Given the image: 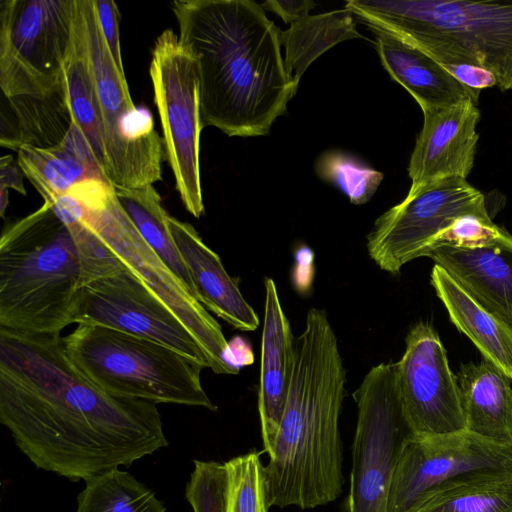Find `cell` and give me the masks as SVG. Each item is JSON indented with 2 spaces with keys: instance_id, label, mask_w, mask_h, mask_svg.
Listing matches in <instances>:
<instances>
[{
  "instance_id": "2e32d148",
  "label": "cell",
  "mask_w": 512,
  "mask_h": 512,
  "mask_svg": "<svg viewBox=\"0 0 512 512\" xmlns=\"http://www.w3.org/2000/svg\"><path fill=\"white\" fill-rule=\"evenodd\" d=\"M424 121L412 151L409 191L446 177L466 178L473 169L480 111L471 100L422 110Z\"/></svg>"
},
{
  "instance_id": "7402d4cb",
  "label": "cell",
  "mask_w": 512,
  "mask_h": 512,
  "mask_svg": "<svg viewBox=\"0 0 512 512\" xmlns=\"http://www.w3.org/2000/svg\"><path fill=\"white\" fill-rule=\"evenodd\" d=\"M431 285L456 328L475 344L483 358L512 381V326L484 308L436 264Z\"/></svg>"
},
{
  "instance_id": "5b68a950",
  "label": "cell",
  "mask_w": 512,
  "mask_h": 512,
  "mask_svg": "<svg viewBox=\"0 0 512 512\" xmlns=\"http://www.w3.org/2000/svg\"><path fill=\"white\" fill-rule=\"evenodd\" d=\"M63 345L80 373L110 395L217 410L201 384L205 366L163 344L80 324Z\"/></svg>"
},
{
  "instance_id": "83f0119b",
  "label": "cell",
  "mask_w": 512,
  "mask_h": 512,
  "mask_svg": "<svg viewBox=\"0 0 512 512\" xmlns=\"http://www.w3.org/2000/svg\"><path fill=\"white\" fill-rule=\"evenodd\" d=\"M17 154V163L25 177L46 204H52L83 180H105L97 169L82 162L63 143L48 148L22 145Z\"/></svg>"
},
{
  "instance_id": "4dcf8cb0",
  "label": "cell",
  "mask_w": 512,
  "mask_h": 512,
  "mask_svg": "<svg viewBox=\"0 0 512 512\" xmlns=\"http://www.w3.org/2000/svg\"><path fill=\"white\" fill-rule=\"evenodd\" d=\"M316 168L322 179L340 189L353 204L370 200L383 179L381 172L340 152L323 154Z\"/></svg>"
},
{
  "instance_id": "52a82bcc",
  "label": "cell",
  "mask_w": 512,
  "mask_h": 512,
  "mask_svg": "<svg viewBox=\"0 0 512 512\" xmlns=\"http://www.w3.org/2000/svg\"><path fill=\"white\" fill-rule=\"evenodd\" d=\"M82 217L119 261L137 275L185 324L216 374H238L229 342L218 322L144 242L121 207L114 187L100 178L77 183L69 191Z\"/></svg>"
},
{
  "instance_id": "f546056e",
  "label": "cell",
  "mask_w": 512,
  "mask_h": 512,
  "mask_svg": "<svg viewBox=\"0 0 512 512\" xmlns=\"http://www.w3.org/2000/svg\"><path fill=\"white\" fill-rule=\"evenodd\" d=\"M224 512H268L265 466L259 453L250 451L224 463Z\"/></svg>"
},
{
  "instance_id": "277c9868",
  "label": "cell",
  "mask_w": 512,
  "mask_h": 512,
  "mask_svg": "<svg viewBox=\"0 0 512 512\" xmlns=\"http://www.w3.org/2000/svg\"><path fill=\"white\" fill-rule=\"evenodd\" d=\"M69 228L44 203L0 240V327L60 333L77 291L99 271Z\"/></svg>"
},
{
  "instance_id": "d590c367",
  "label": "cell",
  "mask_w": 512,
  "mask_h": 512,
  "mask_svg": "<svg viewBox=\"0 0 512 512\" xmlns=\"http://www.w3.org/2000/svg\"><path fill=\"white\" fill-rule=\"evenodd\" d=\"M0 187L12 188L19 193L26 195L23 184L24 173L19 164H15L11 155L3 156L0 159Z\"/></svg>"
},
{
  "instance_id": "4316f807",
  "label": "cell",
  "mask_w": 512,
  "mask_h": 512,
  "mask_svg": "<svg viewBox=\"0 0 512 512\" xmlns=\"http://www.w3.org/2000/svg\"><path fill=\"white\" fill-rule=\"evenodd\" d=\"M8 100L17 128L5 147L16 151L22 145L40 148L58 145L73 122L62 81L58 89L49 96H25Z\"/></svg>"
},
{
  "instance_id": "ac0fdd59",
  "label": "cell",
  "mask_w": 512,
  "mask_h": 512,
  "mask_svg": "<svg viewBox=\"0 0 512 512\" xmlns=\"http://www.w3.org/2000/svg\"><path fill=\"white\" fill-rule=\"evenodd\" d=\"M169 229L193 281L198 301L240 331H254L259 318L243 297L237 282L224 268L193 226L169 216Z\"/></svg>"
},
{
  "instance_id": "44dd1931",
  "label": "cell",
  "mask_w": 512,
  "mask_h": 512,
  "mask_svg": "<svg viewBox=\"0 0 512 512\" xmlns=\"http://www.w3.org/2000/svg\"><path fill=\"white\" fill-rule=\"evenodd\" d=\"M456 376L465 429L495 442L512 444L510 378L483 357L477 363L461 365Z\"/></svg>"
},
{
  "instance_id": "836d02e7",
  "label": "cell",
  "mask_w": 512,
  "mask_h": 512,
  "mask_svg": "<svg viewBox=\"0 0 512 512\" xmlns=\"http://www.w3.org/2000/svg\"><path fill=\"white\" fill-rule=\"evenodd\" d=\"M93 2L108 50L117 69L125 75L120 48L118 7L112 0H93Z\"/></svg>"
},
{
  "instance_id": "8992f818",
  "label": "cell",
  "mask_w": 512,
  "mask_h": 512,
  "mask_svg": "<svg viewBox=\"0 0 512 512\" xmlns=\"http://www.w3.org/2000/svg\"><path fill=\"white\" fill-rule=\"evenodd\" d=\"M345 8L416 47L445 46L490 71L501 91L512 90V2L349 0Z\"/></svg>"
},
{
  "instance_id": "d4e9b609",
  "label": "cell",
  "mask_w": 512,
  "mask_h": 512,
  "mask_svg": "<svg viewBox=\"0 0 512 512\" xmlns=\"http://www.w3.org/2000/svg\"><path fill=\"white\" fill-rule=\"evenodd\" d=\"M354 14L347 8L319 15H309L281 31L284 65L289 77L299 84L308 66L335 44L362 37L356 29Z\"/></svg>"
},
{
  "instance_id": "9c48e42d",
  "label": "cell",
  "mask_w": 512,
  "mask_h": 512,
  "mask_svg": "<svg viewBox=\"0 0 512 512\" xmlns=\"http://www.w3.org/2000/svg\"><path fill=\"white\" fill-rule=\"evenodd\" d=\"M76 0L0 4V87L7 99L46 97L61 84Z\"/></svg>"
},
{
  "instance_id": "7a4b0ae2",
  "label": "cell",
  "mask_w": 512,
  "mask_h": 512,
  "mask_svg": "<svg viewBox=\"0 0 512 512\" xmlns=\"http://www.w3.org/2000/svg\"><path fill=\"white\" fill-rule=\"evenodd\" d=\"M179 41L199 69L203 128L263 136L287 110L298 84L287 74L280 29L251 0H178Z\"/></svg>"
},
{
  "instance_id": "5bb4252c",
  "label": "cell",
  "mask_w": 512,
  "mask_h": 512,
  "mask_svg": "<svg viewBox=\"0 0 512 512\" xmlns=\"http://www.w3.org/2000/svg\"><path fill=\"white\" fill-rule=\"evenodd\" d=\"M395 382L406 421L417 436L465 429L457 376L432 325L414 324L406 336L401 359L394 363Z\"/></svg>"
},
{
  "instance_id": "30bf717a",
  "label": "cell",
  "mask_w": 512,
  "mask_h": 512,
  "mask_svg": "<svg viewBox=\"0 0 512 512\" xmlns=\"http://www.w3.org/2000/svg\"><path fill=\"white\" fill-rule=\"evenodd\" d=\"M149 74L160 117L165 156L185 209L195 218L204 213L200 179L198 63L172 29L155 40Z\"/></svg>"
},
{
  "instance_id": "7c38bea8",
  "label": "cell",
  "mask_w": 512,
  "mask_h": 512,
  "mask_svg": "<svg viewBox=\"0 0 512 512\" xmlns=\"http://www.w3.org/2000/svg\"><path fill=\"white\" fill-rule=\"evenodd\" d=\"M464 214L489 215L484 195L466 178L428 183L377 218L367 236L368 254L381 270L397 275L406 263L426 257L435 238Z\"/></svg>"
},
{
  "instance_id": "f1b7e54d",
  "label": "cell",
  "mask_w": 512,
  "mask_h": 512,
  "mask_svg": "<svg viewBox=\"0 0 512 512\" xmlns=\"http://www.w3.org/2000/svg\"><path fill=\"white\" fill-rule=\"evenodd\" d=\"M75 512H166V508L133 475L115 469L85 481Z\"/></svg>"
},
{
  "instance_id": "cb8c5ba5",
  "label": "cell",
  "mask_w": 512,
  "mask_h": 512,
  "mask_svg": "<svg viewBox=\"0 0 512 512\" xmlns=\"http://www.w3.org/2000/svg\"><path fill=\"white\" fill-rule=\"evenodd\" d=\"M62 85L67 95L73 122L83 134L105 179L103 129L84 21L78 0L75 6L71 43L63 69Z\"/></svg>"
},
{
  "instance_id": "1f68e13d",
  "label": "cell",
  "mask_w": 512,
  "mask_h": 512,
  "mask_svg": "<svg viewBox=\"0 0 512 512\" xmlns=\"http://www.w3.org/2000/svg\"><path fill=\"white\" fill-rule=\"evenodd\" d=\"M493 245L512 246V236L496 225L490 215L464 214L435 238L427 254L440 246L481 248Z\"/></svg>"
},
{
  "instance_id": "ffe728a7",
  "label": "cell",
  "mask_w": 512,
  "mask_h": 512,
  "mask_svg": "<svg viewBox=\"0 0 512 512\" xmlns=\"http://www.w3.org/2000/svg\"><path fill=\"white\" fill-rule=\"evenodd\" d=\"M427 257L484 308L512 326V246H440Z\"/></svg>"
},
{
  "instance_id": "d6a6232c",
  "label": "cell",
  "mask_w": 512,
  "mask_h": 512,
  "mask_svg": "<svg viewBox=\"0 0 512 512\" xmlns=\"http://www.w3.org/2000/svg\"><path fill=\"white\" fill-rule=\"evenodd\" d=\"M225 481L224 464L194 460L185 488V498L193 512H224Z\"/></svg>"
},
{
  "instance_id": "484cf974",
  "label": "cell",
  "mask_w": 512,
  "mask_h": 512,
  "mask_svg": "<svg viewBox=\"0 0 512 512\" xmlns=\"http://www.w3.org/2000/svg\"><path fill=\"white\" fill-rule=\"evenodd\" d=\"M114 190L121 207L144 242L198 301L189 271L169 229L170 215L153 185L130 189L114 187Z\"/></svg>"
},
{
  "instance_id": "6da1fadb",
  "label": "cell",
  "mask_w": 512,
  "mask_h": 512,
  "mask_svg": "<svg viewBox=\"0 0 512 512\" xmlns=\"http://www.w3.org/2000/svg\"><path fill=\"white\" fill-rule=\"evenodd\" d=\"M0 422L37 468L72 481L128 467L168 445L156 404L90 382L60 333L0 327Z\"/></svg>"
},
{
  "instance_id": "4fadbf2b",
  "label": "cell",
  "mask_w": 512,
  "mask_h": 512,
  "mask_svg": "<svg viewBox=\"0 0 512 512\" xmlns=\"http://www.w3.org/2000/svg\"><path fill=\"white\" fill-rule=\"evenodd\" d=\"M71 323L98 325L158 342L209 368L197 339L175 313L123 266L79 288Z\"/></svg>"
},
{
  "instance_id": "8d00e7d4",
  "label": "cell",
  "mask_w": 512,
  "mask_h": 512,
  "mask_svg": "<svg viewBox=\"0 0 512 512\" xmlns=\"http://www.w3.org/2000/svg\"><path fill=\"white\" fill-rule=\"evenodd\" d=\"M1 196H0V214L1 217H4L6 207L8 205V189L5 187H0Z\"/></svg>"
},
{
  "instance_id": "ba28073f",
  "label": "cell",
  "mask_w": 512,
  "mask_h": 512,
  "mask_svg": "<svg viewBox=\"0 0 512 512\" xmlns=\"http://www.w3.org/2000/svg\"><path fill=\"white\" fill-rule=\"evenodd\" d=\"M100 111L105 179L115 188H140L162 178L163 140L151 114L133 103L102 34L93 0H78Z\"/></svg>"
},
{
  "instance_id": "3957f363",
  "label": "cell",
  "mask_w": 512,
  "mask_h": 512,
  "mask_svg": "<svg viewBox=\"0 0 512 512\" xmlns=\"http://www.w3.org/2000/svg\"><path fill=\"white\" fill-rule=\"evenodd\" d=\"M346 370L324 310L311 308L296 338V360L274 452L265 466L269 506L313 509L343 491L339 417Z\"/></svg>"
},
{
  "instance_id": "9a60e30c",
  "label": "cell",
  "mask_w": 512,
  "mask_h": 512,
  "mask_svg": "<svg viewBox=\"0 0 512 512\" xmlns=\"http://www.w3.org/2000/svg\"><path fill=\"white\" fill-rule=\"evenodd\" d=\"M503 467H512V444L495 442L466 429L412 435L392 478L388 512H406L423 494L468 471Z\"/></svg>"
},
{
  "instance_id": "e575fe53",
  "label": "cell",
  "mask_w": 512,
  "mask_h": 512,
  "mask_svg": "<svg viewBox=\"0 0 512 512\" xmlns=\"http://www.w3.org/2000/svg\"><path fill=\"white\" fill-rule=\"evenodd\" d=\"M263 9H267L277 14L287 24H292L309 16V12L316 6L311 0H269L261 4Z\"/></svg>"
},
{
  "instance_id": "e0dca14e",
  "label": "cell",
  "mask_w": 512,
  "mask_h": 512,
  "mask_svg": "<svg viewBox=\"0 0 512 512\" xmlns=\"http://www.w3.org/2000/svg\"><path fill=\"white\" fill-rule=\"evenodd\" d=\"M258 413L265 451L271 457L286 407L296 360V339L276 284L266 277Z\"/></svg>"
},
{
  "instance_id": "603a6c76",
  "label": "cell",
  "mask_w": 512,
  "mask_h": 512,
  "mask_svg": "<svg viewBox=\"0 0 512 512\" xmlns=\"http://www.w3.org/2000/svg\"><path fill=\"white\" fill-rule=\"evenodd\" d=\"M406 512H512V467L458 475L423 494Z\"/></svg>"
},
{
  "instance_id": "8fae6325",
  "label": "cell",
  "mask_w": 512,
  "mask_h": 512,
  "mask_svg": "<svg viewBox=\"0 0 512 512\" xmlns=\"http://www.w3.org/2000/svg\"><path fill=\"white\" fill-rule=\"evenodd\" d=\"M357 423L346 512H388L392 478L413 435L397 392L394 363H380L353 393Z\"/></svg>"
},
{
  "instance_id": "d6986e66",
  "label": "cell",
  "mask_w": 512,
  "mask_h": 512,
  "mask_svg": "<svg viewBox=\"0 0 512 512\" xmlns=\"http://www.w3.org/2000/svg\"><path fill=\"white\" fill-rule=\"evenodd\" d=\"M367 26L374 33L376 50L384 68L412 95L422 110L447 107L464 100L478 104L481 92L460 83L428 54L388 30Z\"/></svg>"
}]
</instances>
